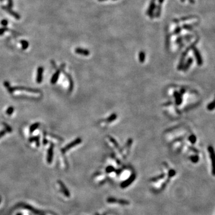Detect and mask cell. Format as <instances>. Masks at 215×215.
Wrapping results in <instances>:
<instances>
[{
  "mask_svg": "<svg viewBox=\"0 0 215 215\" xmlns=\"http://www.w3.org/2000/svg\"><path fill=\"white\" fill-rule=\"evenodd\" d=\"M81 142H82V139L81 138H77L76 139H75L73 142H71V143H69V144L66 145V146H65L64 148H62V151L63 152V153H65V152H66V151L69 150V149H71V148L74 147V146H77V145H79Z\"/></svg>",
  "mask_w": 215,
  "mask_h": 215,
  "instance_id": "6da1fadb",
  "label": "cell"
},
{
  "mask_svg": "<svg viewBox=\"0 0 215 215\" xmlns=\"http://www.w3.org/2000/svg\"><path fill=\"white\" fill-rule=\"evenodd\" d=\"M107 202L108 203H118L120 204L121 205H129L130 204V201L128 200H124V199H118L116 198H113V197H109L107 199Z\"/></svg>",
  "mask_w": 215,
  "mask_h": 215,
  "instance_id": "7a4b0ae2",
  "label": "cell"
},
{
  "mask_svg": "<svg viewBox=\"0 0 215 215\" xmlns=\"http://www.w3.org/2000/svg\"><path fill=\"white\" fill-rule=\"evenodd\" d=\"M192 50H193V53L194 56H195V59H196L197 60V64H198L199 66H201V65H203V59L202 57H201V54H200L199 50H198L196 47H193V48H192Z\"/></svg>",
  "mask_w": 215,
  "mask_h": 215,
  "instance_id": "3957f363",
  "label": "cell"
},
{
  "mask_svg": "<svg viewBox=\"0 0 215 215\" xmlns=\"http://www.w3.org/2000/svg\"><path fill=\"white\" fill-rule=\"evenodd\" d=\"M155 8V0H151L149 8L146 11V14L149 16L151 19L154 17V11Z\"/></svg>",
  "mask_w": 215,
  "mask_h": 215,
  "instance_id": "277c9868",
  "label": "cell"
},
{
  "mask_svg": "<svg viewBox=\"0 0 215 215\" xmlns=\"http://www.w3.org/2000/svg\"><path fill=\"white\" fill-rule=\"evenodd\" d=\"M2 8L4 10H5V11H6L8 13H9L10 15L12 16L13 17H14V18H16L17 20H19V19H20V16L18 13L13 11V10H12V9H11V8H10L8 6H2Z\"/></svg>",
  "mask_w": 215,
  "mask_h": 215,
  "instance_id": "5b68a950",
  "label": "cell"
},
{
  "mask_svg": "<svg viewBox=\"0 0 215 215\" xmlns=\"http://www.w3.org/2000/svg\"><path fill=\"white\" fill-rule=\"evenodd\" d=\"M135 179H136V175L134 174H133L128 179H127V180H125V181H124L121 183V187L122 188H127L129 185H130L133 181H134Z\"/></svg>",
  "mask_w": 215,
  "mask_h": 215,
  "instance_id": "8992f818",
  "label": "cell"
},
{
  "mask_svg": "<svg viewBox=\"0 0 215 215\" xmlns=\"http://www.w3.org/2000/svg\"><path fill=\"white\" fill-rule=\"evenodd\" d=\"M58 183L59 185H60V189H61L62 192H63V194H64L65 196L66 197H70L71 195L70 192H69V191L68 190V188H66V186H65L64 183H63L62 181H61V180H58Z\"/></svg>",
  "mask_w": 215,
  "mask_h": 215,
  "instance_id": "52a82bcc",
  "label": "cell"
},
{
  "mask_svg": "<svg viewBox=\"0 0 215 215\" xmlns=\"http://www.w3.org/2000/svg\"><path fill=\"white\" fill-rule=\"evenodd\" d=\"M53 148H54V145L51 144L49 148H48V151H47V161L48 164H51V162H52L53 157Z\"/></svg>",
  "mask_w": 215,
  "mask_h": 215,
  "instance_id": "ba28073f",
  "label": "cell"
},
{
  "mask_svg": "<svg viewBox=\"0 0 215 215\" xmlns=\"http://www.w3.org/2000/svg\"><path fill=\"white\" fill-rule=\"evenodd\" d=\"M43 72H44V68L42 66H40V67L38 68V69H37L36 81L38 84H40L43 81Z\"/></svg>",
  "mask_w": 215,
  "mask_h": 215,
  "instance_id": "9c48e42d",
  "label": "cell"
},
{
  "mask_svg": "<svg viewBox=\"0 0 215 215\" xmlns=\"http://www.w3.org/2000/svg\"><path fill=\"white\" fill-rule=\"evenodd\" d=\"M21 90V91H27L28 93H36V94H38L40 93L39 90L32 89V88H26V87H15L14 88V90Z\"/></svg>",
  "mask_w": 215,
  "mask_h": 215,
  "instance_id": "30bf717a",
  "label": "cell"
},
{
  "mask_svg": "<svg viewBox=\"0 0 215 215\" xmlns=\"http://www.w3.org/2000/svg\"><path fill=\"white\" fill-rule=\"evenodd\" d=\"M75 52L77 54H81V55L86 56H88L90 54L89 50H88L87 49H84V48H80V47H78V48H75Z\"/></svg>",
  "mask_w": 215,
  "mask_h": 215,
  "instance_id": "8fae6325",
  "label": "cell"
},
{
  "mask_svg": "<svg viewBox=\"0 0 215 215\" xmlns=\"http://www.w3.org/2000/svg\"><path fill=\"white\" fill-rule=\"evenodd\" d=\"M208 150H209V154H210V158H211L212 161V173H213V174L214 175L215 174V171H214V163H213V158H214V151H213V147H212V146H209L208 148Z\"/></svg>",
  "mask_w": 215,
  "mask_h": 215,
  "instance_id": "7c38bea8",
  "label": "cell"
},
{
  "mask_svg": "<svg viewBox=\"0 0 215 215\" xmlns=\"http://www.w3.org/2000/svg\"><path fill=\"white\" fill-rule=\"evenodd\" d=\"M192 62H193V59L192 58H191V57H189V58L188 59L187 61H186V63H185V65H183V68L182 69H183V71H186L188 70V69H189V67H190V66L191 65H192Z\"/></svg>",
  "mask_w": 215,
  "mask_h": 215,
  "instance_id": "4fadbf2b",
  "label": "cell"
},
{
  "mask_svg": "<svg viewBox=\"0 0 215 215\" xmlns=\"http://www.w3.org/2000/svg\"><path fill=\"white\" fill-rule=\"evenodd\" d=\"M60 70H57L55 73L54 74V75H53L52 78H51V84H55V83L57 82V80L59 79V75H60Z\"/></svg>",
  "mask_w": 215,
  "mask_h": 215,
  "instance_id": "5bb4252c",
  "label": "cell"
},
{
  "mask_svg": "<svg viewBox=\"0 0 215 215\" xmlns=\"http://www.w3.org/2000/svg\"><path fill=\"white\" fill-rule=\"evenodd\" d=\"M4 85L5 87V88H7V90H8V91L10 93H13L14 92V88L13 87H11V86H10V83L8 82V81H5L4 82Z\"/></svg>",
  "mask_w": 215,
  "mask_h": 215,
  "instance_id": "9a60e30c",
  "label": "cell"
},
{
  "mask_svg": "<svg viewBox=\"0 0 215 215\" xmlns=\"http://www.w3.org/2000/svg\"><path fill=\"white\" fill-rule=\"evenodd\" d=\"M40 126V123H34V124H32V125L31 126L30 128H29V131H30L31 133H33L34 131H35L36 129L38 128V127Z\"/></svg>",
  "mask_w": 215,
  "mask_h": 215,
  "instance_id": "2e32d148",
  "label": "cell"
},
{
  "mask_svg": "<svg viewBox=\"0 0 215 215\" xmlns=\"http://www.w3.org/2000/svg\"><path fill=\"white\" fill-rule=\"evenodd\" d=\"M20 44H21L22 49L23 50H26L29 45V43H28L27 41H26V40H22V41H20Z\"/></svg>",
  "mask_w": 215,
  "mask_h": 215,
  "instance_id": "e0dca14e",
  "label": "cell"
},
{
  "mask_svg": "<svg viewBox=\"0 0 215 215\" xmlns=\"http://www.w3.org/2000/svg\"><path fill=\"white\" fill-rule=\"evenodd\" d=\"M139 61L140 62H141V63H143V62H145V53L144 51H141L140 53H139Z\"/></svg>",
  "mask_w": 215,
  "mask_h": 215,
  "instance_id": "ac0fdd59",
  "label": "cell"
},
{
  "mask_svg": "<svg viewBox=\"0 0 215 215\" xmlns=\"http://www.w3.org/2000/svg\"><path fill=\"white\" fill-rule=\"evenodd\" d=\"M39 138H40L39 136H34V137H31V138L29 139V140L30 142L35 141L37 143V146H40V142H39V139H40Z\"/></svg>",
  "mask_w": 215,
  "mask_h": 215,
  "instance_id": "d6986e66",
  "label": "cell"
},
{
  "mask_svg": "<svg viewBox=\"0 0 215 215\" xmlns=\"http://www.w3.org/2000/svg\"><path fill=\"white\" fill-rule=\"evenodd\" d=\"M194 25H196L195 23V25H188V24H184L182 26V28L185 30L187 31H192L193 29V26Z\"/></svg>",
  "mask_w": 215,
  "mask_h": 215,
  "instance_id": "ffe728a7",
  "label": "cell"
},
{
  "mask_svg": "<svg viewBox=\"0 0 215 215\" xmlns=\"http://www.w3.org/2000/svg\"><path fill=\"white\" fill-rule=\"evenodd\" d=\"M164 176H165V174H164V173H163V174H160V176H157V177H154V178L151 179V181H152V182H156V181H157V180H160V179H161L164 178Z\"/></svg>",
  "mask_w": 215,
  "mask_h": 215,
  "instance_id": "44dd1931",
  "label": "cell"
},
{
  "mask_svg": "<svg viewBox=\"0 0 215 215\" xmlns=\"http://www.w3.org/2000/svg\"><path fill=\"white\" fill-rule=\"evenodd\" d=\"M174 96H175L176 97V103H177V105H180V103H181L182 100H181V97H180V96L177 93H174Z\"/></svg>",
  "mask_w": 215,
  "mask_h": 215,
  "instance_id": "7402d4cb",
  "label": "cell"
},
{
  "mask_svg": "<svg viewBox=\"0 0 215 215\" xmlns=\"http://www.w3.org/2000/svg\"><path fill=\"white\" fill-rule=\"evenodd\" d=\"M117 115L116 114H112V115H111L110 117H108L107 118V120H106V121H108V122H112V121H113L117 118Z\"/></svg>",
  "mask_w": 215,
  "mask_h": 215,
  "instance_id": "603a6c76",
  "label": "cell"
},
{
  "mask_svg": "<svg viewBox=\"0 0 215 215\" xmlns=\"http://www.w3.org/2000/svg\"><path fill=\"white\" fill-rule=\"evenodd\" d=\"M181 31H182V28L180 27V26H177V27L175 28V29L174 30L173 35H179V34L180 33V32H181Z\"/></svg>",
  "mask_w": 215,
  "mask_h": 215,
  "instance_id": "cb8c5ba5",
  "label": "cell"
},
{
  "mask_svg": "<svg viewBox=\"0 0 215 215\" xmlns=\"http://www.w3.org/2000/svg\"><path fill=\"white\" fill-rule=\"evenodd\" d=\"M14 108L13 107V106H10V107H8L7 108V111H6V114L8 115H11V114L13 113V112H14Z\"/></svg>",
  "mask_w": 215,
  "mask_h": 215,
  "instance_id": "d4e9b609",
  "label": "cell"
},
{
  "mask_svg": "<svg viewBox=\"0 0 215 215\" xmlns=\"http://www.w3.org/2000/svg\"><path fill=\"white\" fill-rule=\"evenodd\" d=\"M161 5H159L158 7H157V10L156 14H155V17H159L160 15H161Z\"/></svg>",
  "mask_w": 215,
  "mask_h": 215,
  "instance_id": "484cf974",
  "label": "cell"
},
{
  "mask_svg": "<svg viewBox=\"0 0 215 215\" xmlns=\"http://www.w3.org/2000/svg\"><path fill=\"white\" fill-rule=\"evenodd\" d=\"M2 124H3L4 127H5V130H6V131H8V132H11V131H12V129H11V127H10V126H8V124H6V123H3Z\"/></svg>",
  "mask_w": 215,
  "mask_h": 215,
  "instance_id": "4316f807",
  "label": "cell"
},
{
  "mask_svg": "<svg viewBox=\"0 0 215 215\" xmlns=\"http://www.w3.org/2000/svg\"><path fill=\"white\" fill-rule=\"evenodd\" d=\"M194 17H196V16H187V17H182L180 19V20H179V21H185V20H189V19H192V18H194Z\"/></svg>",
  "mask_w": 215,
  "mask_h": 215,
  "instance_id": "83f0119b",
  "label": "cell"
},
{
  "mask_svg": "<svg viewBox=\"0 0 215 215\" xmlns=\"http://www.w3.org/2000/svg\"><path fill=\"white\" fill-rule=\"evenodd\" d=\"M190 160L193 163H196L198 162V161L199 160V158H198V157L197 156V155H194V156H192L190 157Z\"/></svg>",
  "mask_w": 215,
  "mask_h": 215,
  "instance_id": "f1b7e54d",
  "label": "cell"
},
{
  "mask_svg": "<svg viewBox=\"0 0 215 215\" xmlns=\"http://www.w3.org/2000/svg\"><path fill=\"white\" fill-rule=\"evenodd\" d=\"M183 40V36H179L177 38V39L176 40V44H180L182 43V41Z\"/></svg>",
  "mask_w": 215,
  "mask_h": 215,
  "instance_id": "f546056e",
  "label": "cell"
},
{
  "mask_svg": "<svg viewBox=\"0 0 215 215\" xmlns=\"http://www.w3.org/2000/svg\"><path fill=\"white\" fill-rule=\"evenodd\" d=\"M215 108V105H214V102H212L211 103H209L208 105V106H207V109H209V111H212Z\"/></svg>",
  "mask_w": 215,
  "mask_h": 215,
  "instance_id": "4dcf8cb0",
  "label": "cell"
},
{
  "mask_svg": "<svg viewBox=\"0 0 215 215\" xmlns=\"http://www.w3.org/2000/svg\"><path fill=\"white\" fill-rule=\"evenodd\" d=\"M170 45V35H167L166 37V48H169Z\"/></svg>",
  "mask_w": 215,
  "mask_h": 215,
  "instance_id": "1f68e13d",
  "label": "cell"
},
{
  "mask_svg": "<svg viewBox=\"0 0 215 215\" xmlns=\"http://www.w3.org/2000/svg\"><path fill=\"white\" fill-rule=\"evenodd\" d=\"M189 141H190L192 143H194L195 142H196V137H195L194 135H191L190 137H189Z\"/></svg>",
  "mask_w": 215,
  "mask_h": 215,
  "instance_id": "d6a6232c",
  "label": "cell"
},
{
  "mask_svg": "<svg viewBox=\"0 0 215 215\" xmlns=\"http://www.w3.org/2000/svg\"><path fill=\"white\" fill-rule=\"evenodd\" d=\"M8 30V29L6 27H3L0 28V36L2 35H3L4 32H5L6 31Z\"/></svg>",
  "mask_w": 215,
  "mask_h": 215,
  "instance_id": "836d02e7",
  "label": "cell"
},
{
  "mask_svg": "<svg viewBox=\"0 0 215 215\" xmlns=\"http://www.w3.org/2000/svg\"><path fill=\"white\" fill-rule=\"evenodd\" d=\"M175 174H176V172L174 171V170H170L169 172V177H173V176L175 175Z\"/></svg>",
  "mask_w": 215,
  "mask_h": 215,
  "instance_id": "e575fe53",
  "label": "cell"
},
{
  "mask_svg": "<svg viewBox=\"0 0 215 215\" xmlns=\"http://www.w3.org/2000/svg\"><path fill=\"white\" fill-rule=\"evenodd\" d=\"M8 20H6V19H3V20H2L1 21V24L4 27H5V26L8 25Z\"/></svg>",
  "mask_w": 215,
  "mask_h": 215,
  "instance_id": "d590c367",
  "label": "cell"
},
{
  "mask_svg": "<svg viewBox=\"0 0 215 215\" xmlns=\"http://www.w3.org/2000/svg\"><path fill=\"white\" fill-rule=\"evenodd\" d=\"M114 168L112 167V166H108L106 169V171L107 173H111V172L114 171Z\"/></svg>",
  "mask_w": 215,
  "mask_h": 215,
  "instance_id": "8d00e7d4",
  "label": "cell"
},
{
  "mask_svg": "<svg viewBox=\"0 0 215 215\" xmlns=\"http://www.w3.org/2000/svg\"><path fill=\"white\" fill-rule=\"evenodd\" d=\"M183 40H189L190 39H191V38L192 37V35H185V36H183Z\"/></svg>",
  "mask_w": 215,
  "mask_h": 215,
  "instance_id": "74e56055",
  "label": "cell"
},
{
  "mask_svg": "<svg viewBox=\"0 0 215 215\" xmlns=\"http://www.w3.org/2000/svg\"><path fill=\"white\" fill-rule=\"evenodd\" d=\"M8 1V7L10 8H12L13 6V0H7Z\"/></svg>",
  "mask_w": 215,
  "mask_h": 215,
  "instance_id": "f35d334b",
  "label": "cell"
},
{
  "mask_svg": "<svg viewBox=\"0 0 215 215\" xmlns=\"http://www.w3.org/2000/svg\"><path fill=\"white\" fill-rule=\"evenodd\" d=\"M5 130H2V131H0V138L5 135Z\"/></svg>",
  "mask_w": 215,
  "mask_h": 215,
  "instance_id": "ab89813d",
  "label": "cell"
},
{
  "mask_svg": "<svg viewBox=\"0 0 215 215\" xmlns=\"http://www.w3.org/2000/svg\"><path fill=\"white\" fill-rule=\"evenodd\" d=\"M164 1V0H158V2H159V5H161V4L163 3Z\"/></svg>",
  "mask_w": 215,
  "mask_h": 215,
  "instance_id": "60d3db41",
  "label": "cell"
},
{
  "mask_svg": "<svg viewBox=\"0 0 215 215\" xmlns=\"http://www.w3.org/2000/svg\"><path fill=\"white\" fill-rule=\"evenodd\" d=\"M189 2H191V4H194L195 3V0H189Z\"/></svg>",
  "mask_w": 215,
  "mask_h": 215,
  "instance_id": "b9f144b4",
  "label": "cell"
},
{
  "mask_svg": "<svg viewBox=\"0 0 215 215\" xmlns=\"http://www.w3.org/2000/svg\"><path fill=\"white\" fill-rule=\"evenodd\" d=\"M185 0H180V1H181V2H185Z\"/></svg>",
  "mask_w": 215,
  "mask_h": 215,
  "instance_id": "7bdbcfd3",
  "label": "cell"
},
{
  "mask_svg": "<svg viewBox=\"0 0 215 215\" xmlns=\"http://www.w3.org/2000/svg\"><path fill=\"white\" fill-rule=\"evenodd\" d=\"M99 1H105V0H99Z\"/></svg>",
  "mask_w": 215,
  "mask_h": 215,
  "instance_id": "ee69618b",
  "label": "cell"
},
{
  "mask_svg": "<svg viewBox=\"0 0 215 215\" xmlns=\"http://www.w3.org/2000/svg\"><path fill=\"white\" fill-rule=\"evenodd\" d=\"M1 199L0 198V203H1Z\"/></svg>",
  "mask_w": 215,
  "mask_h": 215,
  "instance_id": "f6af8a7d",
  "label": "cell"
},
{
  "mask_svg": "<svg viewBox=\"0 0 215 215\" xmlns=\"http://www.w3.org/2000/svg\"><path fill=\"white\" fill-rule=\"evenodd\" d=\"M17 215H22V214H17Z\"/></svg>",
  "mask_w": 215,
  "mask_h": 215,
  "instance_id": "bcb514c9",
  "label": "cell"
},
{
  "mask_svg": "<svg viewBox=\"0 0 215 215\" xmlns=\"http://www.w3.org/2000/svg\"><path fill=\"white\" fill-rule=\"evenodd\" d=\"M0 1H3V0H0Z\"/></svg>",
  "mask_w": 215,
  "mask_h": 215,
  "instance_id": "7dc6e473",
  "label": "cell"
}]
</instances>
